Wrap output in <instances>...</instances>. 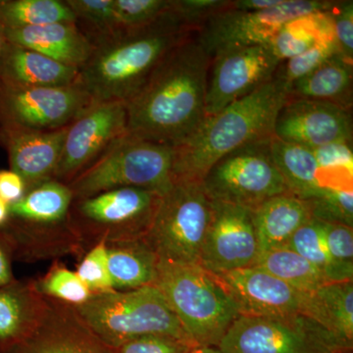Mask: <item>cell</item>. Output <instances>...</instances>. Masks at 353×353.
<instances>
[{"label":"cell","instance_id":"ffe728a7","mask_svg":"<svg viewBox=\"0 0 353 353\" xmlns=\"http://www.w3.org/2000/svg\"><path fill=\"white\" fill-rule=\"evenodd\" d=\"M48 299V309L38 328L20 345L18 353H110L82 321L75 309Z\"/></svg>","mask_w":353,"mask_h":353},{"label":"cell","instance_id":"f35d334b","mask_svg":"<svg viewBox=\"0 0 353 353\" xmlns=\"http://www.w3.org/2000/svg\"><path fill=\"white\" fill-rule=\"evenodd\" d=\"M77 275L92 294L112 292V280L108 269V243L99 241L81 257Z\"/></svg>","mask_w":353,"mask_h":353},{"label":"cell","instance_id":"277c9868","mask_svg":"<svg viewBox=\"0 0 353 353\" xmlns=\"http://www.w3.org/2000/svg\"><path fill=\"white\" fill-rule=\"evenodd\" d=\"M74 196L66 183L51 179L28 190L10 205V219L0 230L13 260L32 262L85 253L71 219Z\"/></svg>","mask_w":353,"mask_h":353},{"label":"cell","instance_id":"7c38bea8","mask_svg":"<svg viewBox=\"0 0 353 353\" xmlns=\"http://www.w3.org/2000/svg\"><path fill=\"white\" fill-rule=\"evenodd\" d=\"M336 1L285 0L282 6L259 12L239 11L231 7L209 17L196 31L197 39L209 57L233 48L269 46L279 30L294 18L330 11Z\"/></svg>","mask_w":353,"mask_h":353},{"label":"cell","instance_id":"4dcf8cb0","mask_svg":"<svg viewBox=\"0 0 353 353\" xmlns=\"http://www.w3.org/2000/svg\"><path fill=\"white\" fill-rule=\"evenodd\" d=\"M253 266L264 269L304 292H313L329 281L310 262L289 248L260 252Z\"/></svg>","mask_w":353,"mask_h":353},{"label":"cell","instance_id":"74e56055","mask_svg":"<svg viewBox=\"0 0 353 353\" xmlns=\"http://www.w3.org/2000/svg\"><path fill=\"white\" fill-rule=\"evenodd\" d=\"M338 54H340V50L336 39L323 41L301 54L282 62L276 76L282 79L290 88L297 80L312 73L318 67Z\"/></svg>","mask_w":353,"mask_h":353},{"label":"cell","instance_id":"30bf717a","mask_svg":"<svg viewBox=\"0 0 353 353\" xmlns=\"http://www.w3.org/2000/svg\"><path fill=\"white\" fill-rule=\"evenodd\" d=\"M222 353H352L319 323L303 315L240 316L221 340Z\"/></svg>","mask_w":353,"mask_h":353},{"label":"cell","instance_id":"7402d4cb","mask_svg":"<svg viewBox=\"0 0 353 353\" xmlns=\"http://www.w3.org/2000/svg\"><path fill=\"white\" fill-rule=\"evenodd\" d=\"M6 34L8 43L37 51L78 69L87 63L94 50L76 23L6 30Z\"/></svg>","mask_w":353,"mask_h":353},{"label":"cell","instance_id":"4316f807","mask_svg":"<svg viewBox=\"0 0 353 353\" xmlns=\"http://www.w3.org/2000/svg\"><path fill=\"white\" fill-rule=\"evenodd\" d=\"M274 163L290 194L303 201L314 199L324 189L320 169L311 148L274 137L270 143Z\"/></svg>","mask_w":353,"mask_h":353},{"label":"cell","instance_id":"3957f363","mask_svg":"<svg viewBox=\"0 0 353 353\" xmlns=\"http://www.w3.org/2000/svg\"><path fill=\"white\" fill-rule=\"evenodd\" d=\"M192 32L196 31L179 17L172 6L153 24L94 48L80 69L77 83L94 103H127L145 85L165 55Z\"/></svg>","mask_w":353,"mask_h":353},{"label":"cell","instance_id":"5bb4252c","mask_svg":"<svg viewBox=\"0 0 353 353\" xmlns=\"http://www.w3.org/2000/svg\"><path fill=\"white\" fill-rule=\"evenodd\" d=\"M125 134L126 103H94L69 125L53 179L68 185Z\"/></svg>","mask_w":353,"mask_h":353},{"label":"cell","instance_id":"f6af8a7d","mask_svg":"<svg viewBox=\"0 0 353 353\" xmlns=\"http://www.w3.org/2000/svg\"><path fill=\"white\" fill-rule=\"evenodd\" d=\"M13 257L2 234H0V287L16 280L12 270Z\"/></svg>","mask_w":353,"mask_h":353},{"label":"cell","instance_id":"d4e9b609","mask_svg":"<svg viewBox=\"0 0 353 353\" xmlns=\"http://www.w3.org/2000/svg\"><path fill=\"white\" fill-rule=\"evenodd\" d=\"M352 87L353 63L338 54L292 83L289 97L329 102L352 110Z\"/></svg>","mask_w":353,"mask_h":353},{"label":"cell","instance_id":"5b68a950","mask_svg":"<svg viewBox=\"0 0 353 353\" xmlns=\"http://www.w3.org/2000/svg\"><path fill=\"white\" fill-rule=\"evenodd\" d=\"M155 287L196 347H217L240 312L219 276L159 259Z\"/></svg>","mask_w":353,"mask_h":353},{"label":"cell","instance_id":"484cf974","mask_svg":"<svg viewBox=\"0 0 353 353\" xmlns=\"http://www.w3.org/2000/svg\"><path fill=\"white\" fill-rule=\"evenodd\" d=\"M108 259L114 290L154 285L159 259L145 240L108 243Z\"/></svg>","mask_w":353,"mask_h":353},{"label":"cell","instance_id":"52a82bcc","mask_svg":"<svg viewBox=\"0 0 353 353\" xmlns=\"http://www.w3.org/2000/svg\"><path fill=\"white\" fill-rule=\"evenodd\" d=\"M174 148L125 134L68 183L74 199L119 188L164 196L174 183Z\"/></svg>","mask_w":353,"mask_h":353},{"label":"cell","instance_id":"44dd1931","mask_svg":"<svg viewBox=\"0 0 353 353\" xmlns=\"http://www.w3.org/2000/svg\"><path fill=\"white\" fill-rule=\"evenodd\" d=\"M48 299L32 280H15L0 287V353L20 347L43 319Z\"/></svg>","mask_w":353,"mask_h":353},{"label":"cell","instance_id":"d590c367","mask_svg":"<svg viewBox=\"0 0 353 353\" xmlns=\"http://www.w3.org/2000/svg\"><path fill=\"white\" fill-rule=\"evenodd\" d=\"M173 6V0H114L117 36L157 22Z\"/></svg>","mask_w":353,"mask_h":353},{"label":"cell","instance_id":"ba28073f","mask_svg":"<svg viewBox=\"0 0 353 353\" xmlns=\"http://www.w3.org/2000/svg\"><path fill=\"white\" fill-rule=\"evenodd\" d=\"M162 194L139 188H119L74 199L70 219L85 252L99 241L145 240Z\"/></svg>","mask_w":353,"mask_h":353},{"label":"cell","instance_id":"8992f818","mask_svg":"<svg viewBox=\"0 0 353 353\" xmlns=\"http://www.w3.org/2000/svg\"><path fill=\"white\" fill-rule=\"evenodd\" d=\"M73 308L108 347L145 336H172L192 343L155 285L92 294Z\"/></svg>","mask_w":353,"mask_h":353},{"label":"cell","instance_id":"9c48e42d","mask_svg":"<svg viewBox=\"0 0 353 353\" xmlns=\"http://www.w3.org/2000/svg\"><path fill=\"white\" fill-rule=\"evenodd\" d=\"M211 219V199L201 182L176 181L166 194L145 239L158 259L199 264Z\"/></svg>","mask_w":353,"mask_h":353},{"label":"cell","instance_id":"d6986e66","mask_svg":"<svg viewBox=\"0 0 353 353\" xmlns=\"http://www.w3.org/2000/svg\"><path fill=\"white\" fill-rule=\"evenodd\" d=\"M68 127L37 131L0 124V145L6 150L11 170L22 176L28 190L53 179Z\"/></svg>","mask_w":353,"mask_h":353},{"label":"cell","instance_id":"e575fe53","mask_svg":"<svg viewBox=\"0 0 353 353\" xmlns=\"http://www.w3.org/2000/svg\"><path fill=\"white\" fill-rule=\"evenodd\" d=\"M324 188L352 190V141H338L313 148Z\"/></svg>","mask_w":353,"mask_h":353},{"label":"cell","instance_id":"bcb514c9","mask_svg":"<svg viewBox=\"0 0 353 353\" xmlns=\"http://www.w3.org/2000/svg\"><path fill=\"white\" fill-rule=\"evenodd\" d=\"M285 0H234L231 1V7L239 11L259 12L282 6Z\"/></svg>","mask_w":353,"mask_h":353},{"label":"cell","instance_id":"836d02e7","mask_svg":"<svg viewBox=\"0 0 353 353\" xmlns=\"http://www.w3.org/2000/svg\"><path fill=\"white\" fill-rule=\"evenodd\" d=\"M285 248L294 250L310 262L329 282H345L330 255L319 220L311 218L307 221L292 234Z\"/></svg>","mask_w":353,"mask_h":353},{"label":"cell","instance_id":"83f0119b","mask_svg":"<svg viewBox=\"0 0 353 353\" xmlns=\"http://www.w3.org/2000/svg\"><path fill=\"white\" fill-rule=\"evenodd\" d=\"M311 319L347 347L353 345V281L329 282L312 292Z\"/></svg>","mask_w":353,"mask_h":353},{"label":"cell","instance_id":"2e32d148","mask_svg":"<svg viewBox=\"0 0 353 353\" xmlns=\"http://www.w3.org/2000/svg\"><path fill=\"white\" fill-rule=\"evenodd\" d=\"M259 254L252 209L211 201V219L203 245L201 265L216 275L253 266Z\"/></svg>","mask_w":353,"mask_h":353},{"label":"cell","instance_id":"4fadbf2b","mask_svg":"<svg viewBox=\"0 0 353 353\" xmlns=\"http://www.w3.org/2000/svg\"><path fill=\"white\" fill-rule=\"evenodd\" d=\"M94 102L78 83L29 88L0 80V124L54 131L69 126Z\"/></svg>","mask_w":353,"mask_h":353},{"label":"cell","instance_id":"ac0fdd59","mask_svg":"<svg viewBox=\"0 0 353 353\" xmlns=\"http://www.w3.org/2000/svg\"><path fill=\"white\" fill-rule=\"evenodd\" d=\"M352 110L329 102L289 99L279 111L274 137L287 143L317 148L352 141Z\"/></svg>","mask_w":353,"mask_h":353},{"label":"cell","instance_id":"ee69618b","mask_svg":"<svg viewBox=\"0 0 353 353\" xmlns=\"http://www.w3.org/2000/svg\"><path fill=\"white\" fill-rule=\"evenodd\" d=\"M27 190L22 176L11 169H0V199L11 205L19 201Z\"/></svg>","mask_w":353,"mask_h":353},{"label":"cell","instance_id":"e0dca14e","mask_svg":"<svg viewBox=\"0 0 353 353\" xmlns=\"http://www.w3.org/2000/svg\"><path fill=\"white\" fill-rule=\"evenodd\" d=\"M218 276L233 297L241 316L303 315L311 318L312 292H301L259 266L246 267Z\"/></svg>","mask_w":353,"mask_h":353},{"label":"cell","instance_id":"6da1fadb","mask_svg":"<svg viewBox=\"0 0 353 353\" xmlns=\"http://www.w3.org/2000/svg\"><path fill=\"white\" fill-rule=\"evenodd\" d=\"M210 64L196 32H190L127 102V134L173 148L187 141L206 118Z\"/></svg>","mask_w":353,"mask_h":353},{"label":"cell","instance_id":"ab89813d","mask_svg":"<svg viewBox=\"0 0 353 353\" xmlns=\"http://www.w3.org/2000/svg\"><path fill=\"white\" fill-rule=\"evenodd\" d=\"M321 223L330 255L343 281H353V228Z\"/></svg>","mask_w":353,"mask_h":353},{"label":"cell","instance_id":"8d00e7d4","mask_svg":"<svg viewBox=\"0 0 353 353\" xmlns=\"http://www.w3.org/2000/svg\"><path fill=\"white\" fill-rule=\"evenodd\" d=\"M306 201L314 219L353 228V190L324 188Z\"/></svg>","mask_w":353,"mask_h":353},{"label":"cell","instance_id":"1f68e13d","mask_svg":"<svg viewBox=\"0 0 353 353\" xmlns=\"http://www.w3.org/2000/svg\"><path fill=\"white\" fill-rule=\"evenodd\" d=\"M76 25L97 48L117 37L114 0H66Z\"/></svg>","mask_w":353,"mask_h":353},{"label":"cell","instance_id":"b9f144b4","mask_svg":"<svg viewBox=\"0 0 353 353\" xmlns=\"http://www.w3.org/2000/svg\"><path fill=\"white\" fill-rule=\"evenodd\" d=\"M230 3L229 0H174L173 9L185 24L197 31L204 21Z\"/></svg>","mask_w":353,"mask_h":353},{"label":"cell","instance_id":"d6a6232c","mask_svg":"<svg viewBox=\"0 0 353 353\" xmlns=\"http://www.w3.org/2000/svg\"><path fill=\"white\" fill-rule=\"evenodd\" d=\"M32 283L41 296L72 307L82 305L92 296L76 272L59 260H55L48 272Z\"/></svg>","mask_w":353,"mask_h":353},{"label":"cell","instance_id":"f1b7e54d","mask_svg":"<svg viewBox=\"0 0 353 353\" xmlns=\"http://www.w3.org/2000/svg\"><path fill=\"white\" fill-rule=\"evenodd\" d=\"M332 39H336V36L331 12L320 11L299 16L285 23L268 46L275 57L284 62L315 44Z\"/></svg>","mask_w":353,"mask_h":353},{"label":"cell","instance_id":"cb8c5ba5","mask_svg":"<svg viewBox=\"0 0 353 353\" xmlns=\"http://www.w3.org/2000/svg\"><path fill=\"white\" fill-rule=\"evenodd\" d=\"M312 218L307 201L284 194L272 197L253 210L259 253L285 248L292 234Z\"/></svg>","mask_w":353,"mask_h":353},{"label":"cell","instance_id":"7a4b0ae2","mask_svg":"<svg viewBox=\"0 0 353 353\" xmlns=\"http://www.w3.org/2000/svg\"><path fill=\"white\" fill-rule=\"evenodd\" d=\"M289 87L278 76L216 115L208 116L187 141L174 148L173 178L202 182L209 169L228 153L271 141Z\"/></svg>","mask_w":353,"mask_h":353},{"label":"cell","instance_id":"7dc6e473","mask_svg":"<svg viewBox=\"0 0 353 353\" xmlns=\"http://www.w3.org/2000/svg\"><path fill=\"white\" fill-rule=\"evenodd\" d=\"M10 219V204L0 199V230L6 226Z\"/></svg>","mask_w":353,"mask_h":353},{"label":"cell","instance_id":"60d3db41","mask_svg":"<svg viewBox=\"0 0 353 353\" xmlns=\"http://www.w3.org/2000/svg\"><path fill=\"white\" fill-rule=\"evenodd\" d=\"M196 347L189 341L167 336H145L126 341L110 353H190Z\"/></svg>","mask_w":353,"mask_h":353},{"label":"cell","instance_id":"f907efd6","mask_svg":"<svg viewBox=\"0 0 353 353\" xmlns=\"http://www.w3.org/2000/svg\"><path fill=\"white\" fill-rule=\"evenodd\" d=\"M8 353H18L17 352H16L15 350H11L10 352H8Z\"/></svg>","mask_w":353,"mask_h":353},{"label":"cell","instance_id":"f546056e","mask_svg":"<svg viewBox=\"0 0 353 353\" xmlns=\"http://www.w3.org/2000/svg\"><path fill=\"white\" fill-rule=\"evenodd\" d=\"M54 23H76L62 0H0V24L4 30H18Z\"/></svg>","mask_w":353,"mask_h":353},{"label":"cell","instance_id":"603a6c76","mask_svg":"<svg viewBox=\"0 0 353 353\" xmlns=\"http://www.w3.org/2000/svg\"><path fill=\"white\" fill-rule=\"evenodd\" d=\"M79 74L80 69L10 43L0 66V80L21 87H68L75 85Z\"/></svg>","mask_w":353,"mask_h":353},{"label":"cell","instance_id":"9a60e30c","mask_svg":"<svg viewBox=\"0 0 353 353\" xmlns=\"http://www.w3.org/2000/svg\"><path fill=\"white\" fill-rule=\"evenodd\" d=\"M281 63L268 46L233 48L211 58L206 88V117L216 115L269 82Z\"/></svg>","mask_w":353,"mask_h":353},{"label":"cell","instance_id":"c3c4849f","mask_svg":"<svg viewBox=\"0 0 353 353\" xmlns=\"http://www.w3.org/2000/svg\"><path fill=\"white\" fill-rule=\"evenodd\" d=\"M7 46H8V41L6 39V30L0 24V66H1L2 59H3Z\"/></svg>","mask_w":353,"mask_h":353},{"label":"cell","instance_id":"7bdbcfd3","mask_svg":"<svg viewBox=\"0 0 353 353\" xmlns=\"http://www.w3.org/2000/svg\"><path fill=\"white\" fill-rule=\"evenodd\" d=\"M330 12L340 54L353 63V2L336 1Z\"/></svg>","mask_w":353,"mask_h":353},{"label":"cell","instance_id":"8fae6325","mask_svg":"<svg viewBox=\"0 0 353 353\" xmlns=\"http://www.w3.org/2000/svg\"><path fill=\"white\" fill-rule=\"evenodd\" d=\"M271 141L250 143L218 160L201 182L209 199L253 211L272 197L290 194L274 163Z\"/></svg>","mask_w":353,"mask_h":353},{"label":"cell","instance_id":"681fc988","mask_svg":"<svg viewBox=\"0 0 353 353\" xmlns=\"http://www.w3.org/2000/svg\"><path fill=\"white\" fill-rule=\"evenodd\" d=\"M190 353H222L219 348L214 347H194Z\"/></svg>","mask_w":353,"mask_h":353}]
</instances>
